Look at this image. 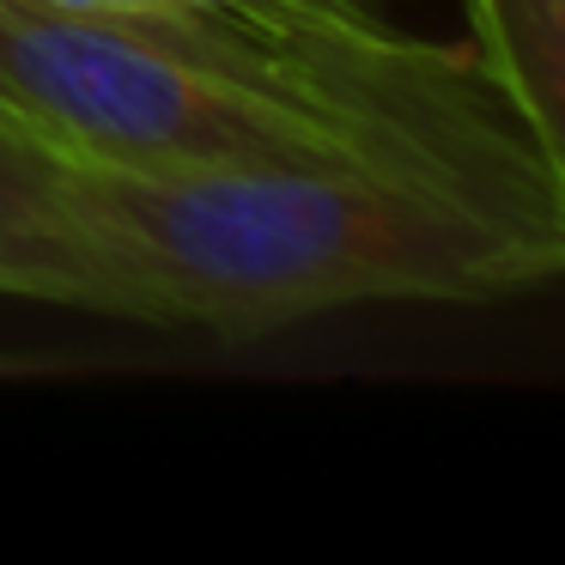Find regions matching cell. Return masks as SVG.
<instances>
[{"mask_svg": "<svg viewBox=\"0 0 565 565\" xmlns=\"http://www.w3.org/2000/svg\"><path fill=\"white\" fill-rule=\"evenodd\" d=\"M31 7H50V13H152L164 0H31Z\"/></svg>", "mask_w": 565, "mask_h": 565, "instance_id": "obj_5", "label": "cell"}, {"mask_svg": "<svg viewBox=\"0 0 565 565\" xmlns=\"http://www.w3.org/2000/svg\"><path fill=\"white\" fill-rule=\"evenodd\" d=\"M0 292L140 322L110 232L79 195L74 164L0 122Z\"/></svg>", "mask_w": 565, "mask_h": 565, "instance_id": "obj_3", "label": "cell"}, {"mask_svg": "<svg viewBox=\"0 0 565 565\" xmlns=\"http://www.w3.org/2000/svg\"><path fill=\"white\" fill-rule=\"evenodd\" d=\"M0 122L79 171H383L274 25L189 0L152 13H50L0 0Z\"/></svg>", "mask_w": 565, "mask_h": 565, "instance_id": "obj_2", "label": "cell"}, {"mask_svg": "<svg viewBox=\"0 0 565 565\" xmlns=\"http://www.w3.org/2000/svg\"><path fill=\"white\" fill-rule=\"evenodd\" d=\"M468 43L511 104L565 220V0H462Z\"/></svg>", "mask_w": 565, "mask_h": 565, "instance_id": "obj_4", "label": "cell"}, {"mask_svg": "<svg viewBox=\"0 0 565 565\" xmlns=\"http://www.w3.org/2000/svg\"><path fill=\"white\" fill-rule=\"evenodd\" d=\"M74 177L159 329L256 341L353 305H492L565 280L462 201L365 164Z\"/></svg>", "mask_w": 565, "mask_h": 565, "instance_id": "obj_1", "label": "cell"}, {"mask_svg": "<svg viewBox=\"0 0 565 565\" xmlns=\"http://www.w3.org/2000/svg\"><path fill=\"white\" fill-rule=\"evenodd\" d=\"M189 7H262V0H189Z\"/></svg>", "mask_w": 565, "mask_h": 565, "instance_id": "obj_6", "label": "cell"}]
</instances>
